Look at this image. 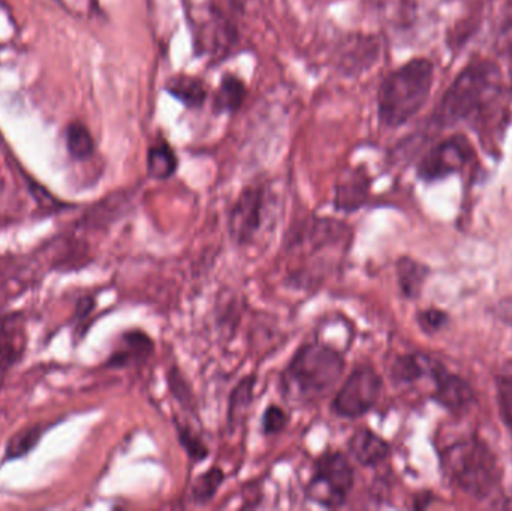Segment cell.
<instances>
[{
	"label": "cell",
	"instance_id": "cell-9",
	"mask_svg": "<svg viewBox=\"0 0 512 511\" xmlns=\"http://www.w3.org/2000/svg\"><path fill=\"white\" fill-rule=\"evenodd\" d=\"M436 399L448 410L460 411L471 404L474 393L462 378L438 371L436 372Z\"/></svg>",
	"mask_w": 512,
	"mask_h": 511
},
{
	"label": "cell",
	"instance_id": "cell-19",
	"mask_svg": "<svg viewBox=\"0 0 512 511\" xmlns=\"http://www.w3.org/2000/svg\"><path fill=\"white\" fill-rule=\"evenodd\" d=\"M222 482H224V473L219 468H212L195 480L194 488H192V500L198 504L207 503L215 497Z\"/></svg>",
	"mask_w": 512,
	"mask_h": 511
},
{
	"label": "cell",
	"instance_id": "cell-4",
	"mask_svg": "<svg viewBox=\"0 0 512 511\" xmlns=\"http://www.w3.org/2000/svg\"><path fill=\"white\" fill-rule=\"evenodd\" d=\"M445 467L466 494L484 498L498 483L495 456L478 440L463 441L445 453Z\"/></svg>",
	"mask_w": 512,
	"mask_h": 511
},
{
	"label": "cell",
	"instance_id": "cell-14",
	"mask_svg": "<svg viewBox=\"0 0 512 511\" xmlns=\"http://www.w3.org/2000/svg\"><path fill=\"white\" fill-rule=\"evenodd\" d=\"M177 161L176 153L173 147L167 141L159 138L155 144H152L147 153V171L149 176L156 180H167L176 173Z\"/></svg>",
	"mask_w": 512,
	"mask_h": 511
},
{
	"label": "cell",
	"instance_id": "cell-27",
	"mask_svg": "<svg viewBox=\"0 0 512 511\" xmlns=\"http://www.w3.org/2000/svg\"><path fill=\"white\" fill-rule=\"evenodd\" d=\"M420 321L424 329L435 330L439 329V326H441L442 321H444V315L438 311H427L421 315Z\"/></svg>",
	"mask_w": 512,
	"mask_h": 511
},
{
	"label": "cell",
	"instance_id": "cell-10",
	"mask_svg": "<svg viewBox=\"0 0 512 511\" xmlns=\"http://www.w3.org/2000/svg\"><path fill=\"white\" fill-rule=\"evenodd\" d=\"M349 450H351L355 461L366 465V467L378 465L390 453L388 444L369 429H360L352 435L351 441H349Z\"/></svg>",
	"mask_w": 512,
	"mask_h": 511
},
{
	"label": "cell",
	"instance_id": "cell-23",
	"mask_svg": "<svg viewBox=\"0 0 512 511\" xmlns=\"http://www.w3.org/2000/svg\"><path fill=\"white\" fill-rule=\"evenodd\" d=\"M423 366L420 365L415 357H403L394 366V377L399 381H405V383H411V381L417 380L423 374Z\"/></svg>",
	"mask_w": 512,
	"mask_h": 511
},
{
	"label": "cell",
	"instance_id": "cell-2",
	"mask_svg": "<svg viewBox=\"0 0 512 511\" xmlns=\"http://www.w3.org/2000/svg\"><path fill=\"white\" fill-rule=\"evenodd\" d=\"M501 90V72L495 63L480 60L466 66L442 98L436 122L451 126L477 116Z\"/></svg>",
	"mask_w": 512,
	"mask_h": 511
},
{
	"label": "cell",
	"instance_id": "cell-7",
	"mask_svg": "<svg viewBox=\"0 0 512 511\" xmlns=\"http://www.w3.org/2000/svg\"><path fill=\"white\" fill-rule=\"evenodd\" d=\"M472 149L463 137H451L430 150L418 173L424 180H438L456 173L471 158Z\"/></svg>",
	"mask_w": 512,
	"mask_h": 511
},
{
	"label": "cell",
	"instance_id": "cell-20",
	"mask_svg": "<svg viewBox=\"0 0 512 511\" xmlns=\"http://www.w3.org/2000/svg\"><path fill=\"white\" fill-rule=\"evenodd\" d=\"M44 428L41 426H33V428L24 429L9 440L6 446V458L17 459L27 455L33 447L38 444Z\"/></svg>",
	"mask_w": 512,
	"mask_h": 511
},
{
	"label": "cell",
	"instance_id": "cell-13",
	"mask_svg": "<svg viewBox=\"0 0 512 511\" xmlns=\"http://www.w3.org/2000/svg\"><path fill=\"white\" fill-rule=\"evenodd\" d=\"M246 98V84L236 74H225L219 83L218 92L213 99L216 114L236 113L242 108Z\"/></svg>",
	"mask_w": 512,
	"mask_h": 511
},
{
	"label": "cell",
	"instance_id": "cell-24",
	"mask_svg": "<svg viewBox=\"0 0 512 511\" xmlns=\"http://www.w3.org/2000/svg\"><path fill=\"white\" fill-rule=\"evenodd\" d=\"M18 357H20V350L15 347L14 342H9L8 338L3 339L0 342V387H2L9 369L17 362Z\"/></svg>",
	"mask_w": 512,
	"mask_h": 511
},
{
	"label": "cell",
	"instance_id": "cell-3",
	"mask_svg": "<svg viewBox=\"0 0 512 511\" xmlns=\"http://www.w3.org/2000/svg\"><path fill=\"white\" fill-rule=\"evenodd\" d=\"M343 369L345 360L334 348L322 344L304 345L289 363L283 383L295 398L315 401L339 383Z\"/></svg>",
	"mask_w": 512,
	"mask_h": 511
},
{
	"label": "cell",
	"instance_id": "cell-1",
	"mask_svg": "<svg viewBox=\"0 0 512 511\" xmlns=\"http://www.w3.org/2000/svg\"><path fill=\"white\" fill-rule=\"evenodd\" d=\"M435 68L427 59H412L391 72L379 87L378 119L387 128L408 123L426 104Z\"/></svg>",
	"mask_w": 512,
	"mask_h": 511
},
{
	"label": "cell",
	"instance_id": "cell-5",
	"mask_svg": "<svg viewBox=\"0 0 512 511\" xmlns=\"http://www.w3.org/2000/svg\"><path fill=\"white\" fill-rule=\"evenodd\" d=\"M354 486V470L342 453H327L316 464L309 495L325 507H339Z\"/></svg>",
	"mask_w": 512,
	"mask_h": 511
},
{
	"label": "cell",
	"instance_id": "cell-25",
	"mask_svg": "<svg viewBox=\"0 0 512 511\" xmlns=\"http://www.w3.org/2000/svg\"><path fill=\"white\" fill-rule=\"evenodd\" d=\"M286 423H288V417L283 413V410H280L276 405H271L270 408H267L264 413V417H262V426H264V431L267 434H277V432L282 431L285 428Z\"/></svg>",
	"mask_w": 512,
	"mask_h": 511
},
{
	"label": "cell",
	"instance_id": "cell-28",
	"mask_svg": "<svg viewBox=\"0 0 512 511\" xmlns=\"http://www.w3.org/2000/svg\"><path fill=\"white\" fill-rule=\"evenodd\" d=\"M8 338V321L5 318H0V342Z\"/></svg>",
	"mask_w": 512,
	"mask_h": 511
},
{
	"label": "cell",
	"instance_id": "cell-22",
	"mask_svg": "<svg viewBox=\"0 0 512 511\" xmlns=\"http://www.w3.org/2000/svg\"><path fill=\"white\" fill-rule=\"evenodd\" d=\"M252 389H254V381L245 380L234 390L233 398H231L230 419H236L243 410L249 407L252 401Z\"/></svg>",
	"mask_w": 512,
	"mask_h": 511
},
{
	"label": "cell",
	"instance_id": "cell-15",
	"mask_svg": "<svg viewBox=\"0 0 512 511\" xmlns=\"http://www.w3.org/2000/svg\"><path fill=\"white\" fill-rule=\"evenodd\" d=\"M152 350V341L144 333H128L123 336L122 348L111 357L110 365L125 366L129 363L143 362L150 356Z\"/></svg>",
	"mask_w": 512,
	"mask_h": 511
},
{
	"label": "cell",
	"instance_id": "cell-6",
	"mask_svg": "<svg viewBox=\"0 0 512 511\" xmlns=\"http://www.w3.org/2000/svg\"><path fill=\"white\" fill-rule=\"evenodd\" d=\"M381 390V378L373 369L357 368L349 375L334 398V413L346 419L364 416L375 407Z\"/></svg>",
	"mask_w": 512,
	"mask_h": 511
},
{
	"label": "cell",
	"instance_id": "cell-17",
	"mask_svg": "<svg viewBox=\"0 0 512 511\" xmlns=\"http://www.w3.org/2000/svg\"><path fill=\"white\" fill-rule=\"evenodd\" d=\"M379 17L393 27H403L414 14L415 0H376Z\"/></svg>",
	"mask_w": 512,
	"mask_h": 511
},
{
	"label": "cell",
	"instance_id": "cell-12",
	"mask_svg": "<svg viewBox=\"0 0 512 511\" xmlns=\"http://www.w3.org/2000/svg\"><path fill=\"white\" fill-rule=\"evenodd\" d=\"M165 90L189 110L203 107L204 102L207 101L206 84L192 75L179 74L170 78Z\"/></svg>",
	"mask_w": 512,
	"mask_h": 511
},
{
	"label": "cell",
	"instance_id": "cell-8",
	"mask_svg": "<svg viewBox=\"0 0 512 511\" xmlns=\"http://www.w3.org/2000/svg\"><path fill=\"white\" fill-rule=\"evenodd\" d=\"M265 192L261 186L243 189L231 212V236L236 242L248 243L254 239L264 218Z\"/></svg>",
	"mask_w": 512,
	"mask_h": 511
},
{
	"label": "cell",
	"instance_id": "cell-16",
	"mask_svg": "<svg viewBox=\"0 0 512 511\" xmlns=\"http://www.w3.org/2000/svg\"><path fill=\"white\" fill-rule=\"evenodd\" d=\"M397 272H399L400 287L405 296L411 297V299L420 296L427 270L417 261L403 258L397 266Z\"/></svg>",
	"mask_w": 512,
	"mask_h": 511
},
{
	"label": "cell",
	"instance_id": "cell-18",
	"mask_svg": "<svg viewBox=\"0 0 512 511\" xmlns=\"http://www.w3.org/2000/svg\"><path fill=\"white\" fill-rule=\"evenodd\" d=\"M66 146H68L69 153L77 159L89 158L95 150V143H93L89 129L81 123H72L69 126L68 134H66Z\"/></svg>",
	"mask_w": 512,
	"mask_h": 511
},
{
	"label": "cell",
	"instance_id": "cell-11",
	"mask_svg": "<svg viewBox=\"0 0 512 511\" xmlns=\"http://www.w3.org/2000/svg\"><path fill=\"white\" fill-rule=\"evenodd\" d=\"M369 194V179L360 170L349 171L337 186L336 206L342 210H357L366 203Z\"/></svg>",
	"mask_w": 512,
	"mask_h": 511
},
{
	"label": "cell",
	"instance_id": "cell-26",
	"mask_svg": "<svg viewBox=\"0 0 512 511\" xmlns=\"http://www.w3.org/2000/svg\"><path fill=\"white\" fill-rule=\"evenodd\" d=\"M180 443L185 447L188 455L191 456L192 459H197V461H201V459L206 458L207 449L200 440H198L197 435L192 434L188 429H180Z\"/></svg>",
	"mask_w": 512,
	"mask_h": 511
},
{
	"label": "cell",
	"instance_id": "cell-21",
	"mask_svg": "<svg viewBox=\"0 0 512 511\" xmlns=\"http://www.w3.org/2000/svg\"><path fill=\"white\" fill-rule=\"evenodd\" d=\"M498 398L502 417L512 426V362H508L499 374Z\"/></svg>",
	"mask_w": 512,
	"mask_h": 511
}]
</instances>
